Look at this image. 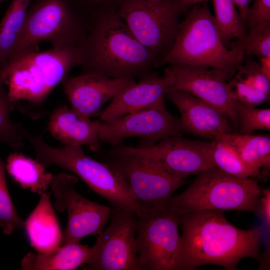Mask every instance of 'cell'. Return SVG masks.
I'll use <instances>...</instances> for the list:
<instances>
[{"instance_id":"cell-37","label":"cell","mask_w":270,"mask_h":270,"mask_svg":"<svg viewBox=\"0 0 270 270\" xmlns=\"http://www.w3.org/2000/svg\"><path fill=\"white\" fill-rule=\"evenodd\" d=\"M6 0H0V3L6 1Z\"/></svg>"},{"instance_id":"cell-10","label":"cell","mask_w":270,"mask_h":270,"mask_svg":"<svg viewBox=\"0 0 270 270\" xmlns=\"http://www.w3.org/2000/svg\"><path fill=\"white\" fill-rule=\"evenodd\" d=\"M210 142L169 136L136 147L116 145L109 154L134 153L142 156L170 174L185 180L214 168L209 156Z\"/></svg>"},{"instance_id":"cell-31","label":"cell","mask_w":270,"mask_h":270,"mask_svg":"<svg viewBox=\"0 0 270 270\" xmlns=\"http://www.w3.org/2000/svg\"><path fill=\"white\" fill-rule=\"evenodd\" d=\"M238 129L240 134H252L257 130H270V108H257L236 100Z\"/></svg>"},{"instance_id":"cell-32","label":"cell","mask_w":270,"mask_h":270,"mask_svg":"<svg viewBox=\"0 0 270 270\" xmlns=\"http://www.w3.org/2000/svg\"><path fill=\"white\" fill-rule=\"evenodd\" d=\"M246 18L250 27L262 21L270 22V0H254Z\"/></svg>"},{"instance_id":"cell-17","label":"cell","mask_w":270,"mask_h":270,"mask_svg":"<svg viewBox=\"0 0 270 270\" xmlns=\"http://www.w3.org/2000/svg\"><path fill=\"white\" fill-rule=\"evenodd\" d=\"M170 66L162 76L148 74L138 82H134L120 91L102 110L99 120L109 122L164 102L166 92L174 82Z\"/></svg>"},{"instance_id":"cell-19","label":"cell","mask_w":270,"mask_h":270,"mask_svg":"<svg viewBox=\"0 0 270 270\" xmlns=\"http://www.w3.org/2000/svg\"><path fill=\"white\" fill-rule=\"evenodd\" d=\"M48 129L54 138L65 146H86L93 152L100 149L96 120L77 114L67 106L57 107L52 112Z\"/></svg>"},{"instance_id":"cell-38","label":"cell","mask_w":270,"mask_h":270,"mask_svg":"<svg viewBox=\"0 0 270 270\" xmlns=\"http://www.w3.org/2000/svg\"></svg>"},{"instance_id":"cell-35","label":"cell","mask_w":270,"mask_h":270,"mask_svg":"<svg viewBox=\"0 0 270 270\" xmlns=\"http://www.w3.org/2000/svg\"><path fill=\"white\" fill-rule=\"evenodd\" d=\"M258 64L264 74L270 80V56L259 58Z\"/></svg>"},{"instance_id":"cell-33","label":"cell","mask_w":270,"mask_h":270,"mask_svg":"<svg viewBox=\"0 0 270 270\" xmlns=\"http://www.w3.org/2000/svg\"><path fill=\"white\" fill-rule=\"evenodd\" d=\"M258 214L262 216L264 227L270 230V190L269 188L262 189L260 200Z\"/></svg>"},{"instance_id":"cell-20","label":"cell","mask_w":270,"mask_h":270,"mask_svg":"<svg viewBox=\"0 0 270 270\" xmlns=\"http://www.w3.org/2000/svg\"><path fill=\"white\" fill-rule=\"evenodd\" d=\"M24 227L31 246L38 253L48 252L62 245V232L52 205L49 194L40 196L37 206Z\"/></svg>"},{"instance_id":"cell-28","label":"cell","mask_w":270,"mask_h":270,"mask_svg":"<svg viewBox=\"0 0 270 270\" xmlns=\"http://www.w3.org/2000/svg\"><path fill=\"white\" fill-rule=\"evenodd\" d=\"M16 104L10 98L4 83L0 82V142L8 144L14 150L24 146L23 128L10 118V112Z\"/></svg>"},{"instance_id":"cell-4","label":"cell","mask_w":270,"mask_h":270,"mask_svg":"<svg viewBox=\"0 0 270 270\" xmlns=\"http://www.w3.org/2000/svg\"><path fill=\"white\" fill-rule=\"evenodd\" d=\"M194 6L179 23L173 44L155 66L166 64L188 68H214L234 75L244 60L242 49H228L206 2Z\"/></svg>"},{"instance_id":"cell-8","label":"cell","mask_w":270,"mask_h":270,"mask_svg":"<svg viewBox=\"0 0 270 270\" xmlns=\"http://www.w3.org/2000/svg\"><path fill=\"white\" fill-rule=\"evenodd\" d=\"M180 216L167 206L138 218L136 249L140 270H180Z\"/></svg>"},{"instance_id":"cell-2","label":"cell","mask_w":270,"mask_h":270,"mask_svg":"<svg viewBox=\"0 0 270 270\" xmlns=\"http://www.w3.org/2000/svg\"><path fill=\"white\" fill-rule=\"evenodd\" d=\"M84 58L83 46L76 44L28 50L12 56L0 68V82L16 107L22 102L38 106L74 68L82 64Z\"/></svg>"},{"instance_id":"cell-27","label":"cell","mask_w":270,"mask_h":270,"mask_svg":"<svg viewBox=\"0 0 270 270\" xmlns=\"http://www.w3.org/2000/svg\"><path fill=\"white\" fill-rule=\"evenodd\" d=\"M212 0L215 24L224 44L236 38H244L246 32L244 23L242 20L234 0Z\"/></svg>"},{"instance_id":"cell-9","label":"cell","mask_w":270,"mask_h":270,"mask_svg":"<svg viewBox=\"0 0 270 270\" xmlns=\"http://www.w3.org/2000/svg\"><path fill=\"white\" fill-rule=\"evenodd\" d=\"M127 184L136 202L146 212L165 206L185 180L168 173L147 158L134 153L106 154L102 161Z\"/></svg>"},{"instance_id":"cell-16","label":"cell","mask_w":270,"mask_h":270,"mask_svg":"<svg viewBox=\"0 0 270 270\" xmlns=\"http://www.w3.org/2000/svg\"><path fill=\"white\" fill-rule=\"evenodd\" d=\"M134 82L86 72L66 77L62 84L71 109L82 116L91 118L99 116L108 102Z\"/></svg>"},{"instance_id":"cell-11","label":"cell","mask_w":270,"mask_h":270,"mask_svg":"<svg viewBox=\"0 0 270 270\" xmlns=\"http://www.w3.org/2000/svg\"><path fill=\"white\" fill-rule=\"evenodd\" d=\"M138 216L132 210L112 208L108 226L97 236L84 270H140L136 249Z\"/></svg>"},{"instance_id":"cell-24","label":"cell","mask_w":270,"mask_h":270,"mask_svg":"<svg viewBox=\"0 0 270 270\" xmlns=\"http://www.w3.org/2000/svg\"><path fill=\"white\" fill-rule=\"evenodd\" d=\"M5 168L12 179L24 189L41 196L50 184L53 175L36 159L14 152L6 159Z\"/></svg>"},{"instance_id":"cell-5","label":"cell","mask_w":270,"mask_h":270,"mask_svg":"<svg viewBox=\"0 0 270 270\" xmlns=\"http://www.w3.org/2000/svg\"><path fill=\"white\" fill-rule=\"evenodd\" d=\"M23 134L32 146L36 159L46 168L56 165L72 172L114 208L132 210L138 218L146 213L121 177L106 164L90 157L81 146L54 147L41 136L30 134L24 129Z\"/></svg>"},{"instance_id":"cell-26","label":"cell","mask_w":270,"mask_h":270,"mask_svg":"<svg viewBox=\"0 0 270 270\" xmlns=\"http://www.w3.org/2000/svg\"><path fill=\"white\" fill-rule=\"evenodd\" d=\"M208 153L214 167L222 172L240 178H254L234 148L222 138L218 136L210 141Z\"/></svg>"},{"instance_id":"cell-12","label":"cell","mask_w":270,"mask_h":270,"mask_svg":"<svg viewBox=\"0 0 270 270\" xmlns=\"http://www.w3.org/2000/svg\"><path fill=\"white\" fill-rule=\"evenodd\" d=\"M75 32L76 22L64 0H38L28 10L11 56L28 50L38 49V44L44 42L50 43L52 48L76 45Z\"/></svg>"},{"instance_id":"cell-36","label":"cell","mask_w":270,"mask_h":270,"mask_svg":"<svg viewBox=\"0 0 270 270\" xmlns=\"http://www.w3.org/2000/svg\"><path fill=\"white\" fill-rule=\"evenodd\" d=\"M182 2L185 6L191 5V4H196L200 3H204L207 2H208L211 0H180Z\"/></svg>"},{"instance_id":"cell-22","label":"cell","mask_w":270,"mask_h":270,"mask_svg":"<svg viewBox=\"0 0 270 270\" xmlns=\"http://www.w3.org/2000/svg\"><path fill=\"white\" fill-rule=\"evenodd\" d=\"M92 249L79 242L65 244L44 253H28L22 258L24 270H74L88 264Z\"/></svg>"},{"instance_id":"cell-29","label":"cell","mask_w":270,"mask_h":270,"mask_svg":"<svg viewBox=\"0 0 270 270\" xmlns=\"http://www.w3.org/2000/svg\"><path fill=\"white\" fill-rule=\"evenodd\" d=\"M5 164L0 156V228L6 234L24 227V222L18 216L6 185Z\"/></svg>"},{"instance_id":"cell-21","label":"cell","mask_w":270,"mask_h":270,"mask_svg":"<svg viewBox=\"0 0 270 270\" xmlns=\"http://www.w3.org/2000/svg\"><path fill=\"white\" fill-rule=\"evenodd\" d=\"M234 75L227 84L234 100L252 107L269 100L270 80L262 72L258 62L248 59Z\"/></svg>"},{"instance_id":"cell-18","label":"cell","mask_w":270,"mask_h":270,"mask_svg":"<svg viewBox=\"0 0 270 270\" xmlns=\"http://www.w3.org/2000/svg\"><path fill=\"white\" fill-rule=\"evenodd\" d=\"M164 96L178 110L182 132L212 140L222 134L234 132L232 123L225 114L190 94L169 90Z\"/></svg>"},{"instance_id":"cell-13","label":"cell","mask_w":270,"mask_h":270,"mask_svg":"<svg viewBox=\"0 0 270 270\" xmlns=\"http://www.w3.org/2000/svg\"><path fill=\"white\" fill-rule=\"evenodd\" d=\"M96 124L100 142L112 146L131 137L156 142L165 138L181 136L182 132L180 119L168 111L164 102L111 121L98 120Z\"/></svg>"},{"instance_id":"cell-6","label":"cell","mask_w":270,"mask_h":270,"mask_svg":"<svg viewBox=\"0 0 270 270\" xmlns=\"http://www.w3.org/2000/svg\"><path fill=\"white\" fill-rule=\"evenodd\" d=\"M167 206L179 216L202 210H236L258 214L262 189L256 180L230 176L216 168L205 170Z\"/></svg>"},{"instance_id":"cell-25","label":"cell","mask_w":270,"mask_h":270,"mask_svg":"<svg viewBox=\"0 0 270 270\" xmlns=\"http://www.w3.org/2000/svg\"><path fill=\"white\" fill-rule=\"evenodd\" d=\"M32 0H12L0 22V68L12 55Z\"/></svg>"},{"instance_id":"cell-3","label":"cell","mask_w":270,"mask_h":270,"mask_svg":"<svg viewBox=\"0 0 270 270\" xmlns=\"http://www.w3.org/2000/svg\"><path fill=\"white\" fill-rule=\"evenodd\" d=\"M84 72L133 80L150 74L156 60L132 34L118 14L110 13L96 22L83 46Z\"/></svg>"},{"instance_id":"cell-14","label":"cell","mask_w":270,"mask_h":270,"mask_svg":"<svg viewBox=\"0 0 270 270\" xmlns=\"http://www.w3.org/2000/svg\"><path fill=\"white\" fill-rule=\"evenodd\" d=\"M78 178L66 172L53 176L50 186L54 206L60 212L66 211L68 221L62 241L69 242L90 235L98 230L106 216V206L92 202L76 190Z\"/></svg>"},{"instance_id":"cell-34","label":"cell","mask_w":270,"mask_h":270,"mask_svg":"<svg viewBox=\"0 0 270 270\" xmlns=\"http://www.w3.org/2000/svg\"><path fill=\"white\" fill-rule=\"evenodd\" d=\"M254 0H234L236 6L238 8L239 14L244 22L246 23V14L250 5Z\"/></svg>"},{"instance_id":"cell-1","label":"cell","mask_w":270,"mask_h":270,"mask_svg":"<svg viewBox=\"0 0 270 270\" xmlns=\"http://www.w3.org/2000/svg\"><path fill=\"white\" fill-rule=\"evenodd\" d=\"M180 270L214 264L237 269L242 258L260 260L264 224L250 230L236 227L220 210H202L180 216Z\"/></svg>"},{"instance_id":"cell-23","label":"cell","mask_w":270,"mask_h":270,"mask_svg":"<svg viewBox=\"0 0 270 270\" xmlns=\"http://www.w3.org/2000/svg\"><path fill=\"white\" fill-rule=\"evenodd\" d=\"M218 136L234 148L251 170L254 178L264 180L268 176L270 170V136L233 132L222 134Z\"/></svg>"},{"instance_id":"cell-30","label":"cell","mask_w":270,"mask_h":270,"mask_svg":"<svg viewBox=\"0 0 270 270\" xmlns=\"http://www.w3.org/2000/svg\"><path fill=\"white\" fill-rule=\"evenodd\" d=\"M250 28V32L234 46L240 48L244 54L258 58L270 56V22H260Z\"/></svg>"},{"instance_id":"cell-7","label":"cell","mask_w":270,"mask_h":270,"mask_svg":"<svg viewBox=\"0 0 270 270\" xmlns=\"http://www.w3.org/2000/svg\"><path fill=\"white\" fill-rule=\"evenodd\" d=\"M185 6L180 0H123L118 14L158 62L173 44Z\"/></svg>"},{"instance_id":"cell-15","label":"cell","mask_w":270,"mask_h":270,"mask_svg":"<svg viewBox=\"0 0 270 270\" xmlns=\"http://www.w3.org/2000/svg\"><path fill=\"white\" fill-rule=\"evenodd\" d=\"M174 81L169 90L188 92L225 114L238 129L236 100L228 88L230 73L217 68H188L170 66Z\"/></svg>"}]
</instances>
